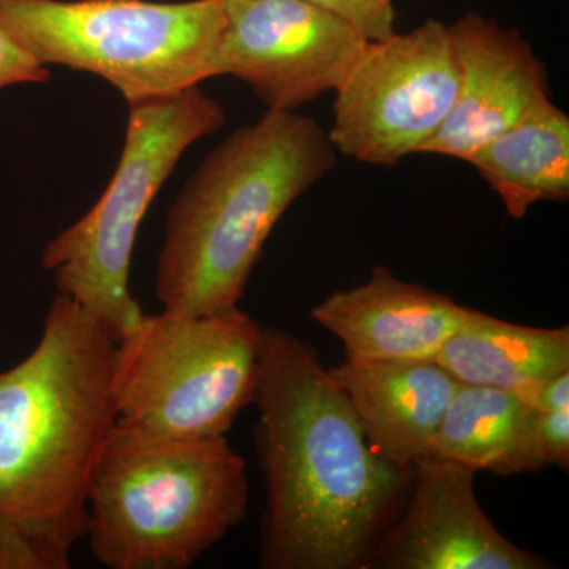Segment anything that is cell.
Masks as SVG:
<instances>
[{
    "instance_id": "cell-1",
    "label": "cell",
    "mask_w": 569,
    "mask_h": 569,
    "mask_svg": "<svg viewBox=\"0 0 569 569\" xmlns=\"http://www.w3.org/2000/svg\"><path fill=\"white\" fill-rule=\"evenodd\" d=\"M252 403L261 568H369L413 471L373 448L316 348L283 329L263 328Z\"/></svg>"
},
{
    "instance_id": "cell-2",
    "label": "cell",
    "mask_w": 569,
    "mask_h": 569,
    "mask_svg": "<svg viewBox=\"0 0 569 569\" xmlns=\"http://www.w3.org/2000/svg\"><path fill=\"white\" fill-rule=\"evenodd\" d=\"M116 342L58 293L31 353L0 370V523L67 550L84 539L93 467L118 421Z\"/></svg>"
},
{
    "instance_id": "cell-3",
    "label": "cell",
    "mask_w": 569,
    "mask_h": 569,
    "mask_svg": "<svg viewBox=\"0 0 569 569\" xmlns=\"http://www.w3.org/2000/svg\"><path fill=\"white\" fill-rule=\"evenodd\" d=\"M336 163L328 132L296 111L268 110L228 134L167 213L153 284L162 310L198 317L239 306L277 222Z\"/></svg>"
},
{
    "instance_id": "cell-4",
    "label": "cell",
    "mask_w": 569,
    "mask_h": 569,
    "mask_svg": "<svg viewBox=\"0 0 569 569\" xmlns=\"http://www.w3.org/2000/svg\"><path fill=\"white\" fill-rule=\"evenodd\" d=\"M249 490L227 437H164L118 419L93 467L84 538L104 568H190L246 519Z\"/></svg>"
},
{
    "instance_id": "cell-5",
    "label": "cell",
    "mask_w": 569,
    "mask_h": 569,
    "mask_svg": "<svg viewBox=\"0 0 569 569\" xmlns=\"http://www.w3.org/2000/svg\"><path fill=\"white\" fill-rule=\"evenodd\" d=\"M129 108L121 159L102 197L41 253L58 293L91 313L116 340L144 316L130 291V269L148 209L183 152L227 123L222 104L200 84Z\"/></svg>"
},
{
    "instance_id": "cell-6",
    "label": "cell",
    "mask_w": 569,
    "mask_h": 569,
    "mask_svg": "<svg viewBox=\"0 0 569 569\" xmlns=\"http://www.w3.org/2000/svg\"><path fill=\"white\" fill-rule=\"evenodd\" d=\"M224 0H0V31L41 66L88 71L130 103L219 77Z\"/></svg>"
},
{
    "instance_id": "cell-7",
    "label": "cell",
    "mask_w": 569,
    "mask_h": 569,
    "mask_svg": "<svg viewBox=\"0 0 569 569\" xmlns=\"http://www.w3.org/2000/svg\"><path fill=\"white\" fill-rule=\"evenodd\" d=\"M263 328L239 309L142 316L116 342L111 395L119 421L159 436L224 437L253 402Z\"/></svg>"
},
{
    "instance_id": "cell-8",
    "label": "cell",
    "mask_w": 569,
    "mask_h": 569,
    "mask_svg": "<svg viewBox=\"0 0 569 569\" xmlns=\"http://www.w3.org/2000/svg\"><path fill=\"white\" fill-rule=\"evenodd\" d=\"M458 84L455 44L441 21L367 41L335 91L329 140L358 162L395 167L440 132Z\"/></svg>"
},
{
    "instance_id": "cell-9",
    "label": "cell",
    "mask_w": 569,
    "mask_h": 569,
    "mask_svg": "<svg viewBox=\"0 0 569 569\" xmlns=\"http://www.w3.org/2000/svg\"><path fill=\"white\" fill-rule=\"evenodd\" d=\"M366 44L307 0H224L217 71L249 84L268 110L296 111L336 91Z\"/></svg>"
},
{
    "instance_id": "cell-10",
    "label": "cell",
    "mask_w": 569,
    "mask_h": 569,
    "mask_svg": "<svg viewBox=\"0 0 569 569\" xmlns=\"http://www.w3.org/2000/svg\"><path fill=\"white\" fill-rule=\"evenodd\" d=\"M477 470L426 458L415 467L402 518L378 542L369 568L542 569L549 565L508 541L475 492Z\"/></svg>"
},
{
    "instance_id": "cell-11",
    "label": "cell",
    "mask_w": 569,
    "mask_h": 569,
    "mask_svg": "<svg viewBox=\"0 0 569 569\" xmlns=\"http://www.w3.org/2000/svg\"><path fill=\"white\" fill-rule=\"evenodd\" d=\"M449 32L458 58V92L447 121L421 153L466 162L552 100L545 66L518 29L467 13Z\"/></svg>"
},
{
    "instance_id": "cell-12",
    "label": "cell",
    "mask_w": 569,
    "mask_h": 569,
    "mask_svg": "<svg viewBox=\"0 0 569 569\" xmlns=\"http://www.w3.org/2000/svg\"><path fill=\"white\" fill-rule=\"evenodd\" d=\"M470 310L377 266L365 283L329 295L310 317L342 340L347 358L436 359Z\"/></svg>"
},
{
    "instance_id": "cell-13",
    "label": "cell",
    "mask_w": 569,
    "mask_h": 569,
    "mask_svg": "<svg viewBox=\"0 0 569 569\" xmlns=\"http://www.w3.org/2000/svg\"><path fill=\"white\" fill-rule=\"evenodd\" d=\"M329 373L373 448L408 471L429 458L460 385L437 359L346 358Z\"/></svg>"
},
{
    "instance_id": "cell-14",
    "label": "cell",
    "mask_w": 569,
    "mask_h": 569,
    "mask_svg": "<svg viewBox=\"0 0 569 569\" xmlns=\"http://www.w3.org/2000/svg\"><path fill=\"white\" fill-rule=\"evenodd\" d=\"M526 392L459 385L438 427L429 458L447 459L500 477L542 470Z\"/></svg>"
},
{
    "instance_id": "cell-15",
    "label": "cell",
    "mask_w": 569,
    "mask_h": 569,
    "mask_svg": "<svg viewBox=\"0 0 569 569\" xmlns=\"http://www.w3.org/2000/svg\"><path fill=\"white\" fill-rule=\"evenodd\" d=\"M436 359L460 385L531 395L569 372V328H531L471 309Z\"/></svg>"
},
{
    "instance_id": "cell-16",
    "label": "cell",
    "mask_w": 569,
    "mask_h": 569,
    "mask_svg": "<svg viewBox=\"0 0 569 569\" xmlns=\"http://www.w3.org/2000/svg\"><path fill=\"white\" fill-rule=\"evenodd\" d=\"M522 219L539 201L569 197V118L550 102L518 126L482 144L466 160Z\"/></svg>"
},
{
    "instance_id": "cell-17",
    "label": "cell",
    "mask_w": 569,
    "mask_h": 569,
    "mask_svg": "<svg viewBox=\"0 0 569 569\" xmlns=\"http://www.w3.org/2000/svg\"><path fill=\"white\" fill-rule=\"evenodd\" d=\"M71 550L11 523H0V569H69Z\"/></svg>"
},
{
    "instance_id": "cell-18",
    "label": "cell",
    "mask_w": 569,
    "mask_h": 569,
    "mask_svg": "<svg viewBox=\"0 0 569 569\" xmlns=\"http://www.w3.org/2000/svg\"><path fill=\"white\" fill-rule=\"evenodd\" d=\"M346 21L367 41L388 39L396 33L395 6L380 0H307Z\"/></svg>"
},
{
    "instance_id": "cell-19",
    "label": "cell",
    "mask_w": 569,
    "mask_h": 569,
    "mask_svg": "<svg viewBox=\"0 0 569 569\" xmlns=\"http://www.w3.org/2000/svg\"><path fill=\"white\" fill-rule=\"evenodd\" d=\"M535 440H537L538 456L542 467L556 466L568 470L569 408L538 410Z\"/></svg>"
},
{
    "instance_id": "cell-20",
    "label": "cell",
    "mask_w": 569,
    "mask_h": 569,
    "mask_svg": "<svg viewBox=\"0 0 569 569\" xmlns=\"http://www.w3.org/2000/svg\"><path fill=\"white\" fill-rule=\"evenodd\" d=\"M51 71L22 51L6 32L0 31V91L11 86L43 84Z\"/></svg>"
},
{
    "instance_id": "cell-21",
    "label": "cell",
    "mask_w": 569,
    "mask_h": 569,
    "mask_svg": "<svg viewBox=\"0 0 569 569\" xmlns=\"http://www.w3.org/2000/svg\"><path fill=\"white\" fill-rule=\"evenodd\" d=\"M538 410H561L569 408V372L549 378L530 395Z\"/></svg>"
},
{
    "instance_id": "cell-22",
    "label": "cell",
    "mask_w": 569,
    "mask_h": 569,
    "mask_svg": "<svg viewBox=\"0 0 569 569\" xmlns=\"http://www.w3.org/2000/svg\"><path fill=\"white\" fill-rule=\"evenodd\" d=\"M380 2L388 3V6H395V0H380Z\"/></svg>"
}]
</instances>
